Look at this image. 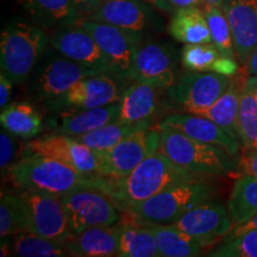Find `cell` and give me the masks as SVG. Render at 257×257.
Returning <instances> with one entry per match:
<instances>
[{
    "mask_svg": "<svg viewBox=\"0 0 257 257\" xmlns=\"http://www.w3.org/2000/svg\"><path fill=\"white\" fill-rule=\"evenodd\" d=\"M6 173L21 191L47 192L60 197L89 186L107 188L106 178H87L59 160L37 154H24Z\"/></svg>",
    "mask_w": 257,
    "mask_h": 257,
    "instance_id": "6da1fadb",
    "label": "cell"
},
{
    "mask_svg": "<svg viewBox=\"0 0 257 257\" xmlns=\"http://www.w3.org/2000/svg\"><path fill=\"white\" fill-rule=\"evenodd\" d=\"M202 179L175 165L160 150L144 159L126 178L110 180V194L121 208L134 206L165 189L182 182Z\"/></svg>",
    "mask_w": 257,
    "mask_h": 257,
    "instance_id": "7a4b0ae2",
    "label": "cell"
},
{
    "mask_svg": "<svg viewBox=\"0 0 257 257\" xmlns=\"http://www.w3.org/2000/svg\"><path fill=\"white\" fill-rule=\"evenodd\" d=\"M159 128L160 152L193 175L200 178L225 175L238 167L236 157L223 148L186 136L163 121Z\"/></svg>",
    "mask_w": 257,
    "mask_h": 257,
    "instance_id": "3957f363",
    "label": "cell"
},
{
    "mask_svg": "<svg viewBox=\"0 0 257 257\" xmlns=\"http://www.w3.org/2000/svg\"><path fill=\"white\" fill-rule=\"evenodd\" d=\"M214 192L213 186L202 179L182 182L127 207L126 213L137 225H170L193 207L212 200Z\"/></svg>",
    "mask_w": 257,
    "mask_h": 257,
    "instance_id": "277c9868",
    "label": "cell"
},
{
    "mask_svg": "<svg viewBox=\"0 0 257 257\" xmlns=\"http://www.w3.org/2000/svg\"><path fill=\"white\" fill-rule=\"evenodd\" d=\"M49 44L50 36L40 25L23 21L8 24L0 38L2 73L17 85L28 82Z\"/></svg>",
    "mask_w": 257,
    "mask_h": 257,
    "instance_id": "5b68a950",
    "label": "cell"
},
{
    "mask_svg": "<svg viewBox=\"0 0 257 257\" xmlns=\"http://www.w3.org/2000/svg\"><path fill=\"white\" fill-rule=\"evenodd\" d=\"M96 74L100 73L68 59L54 48H47L28 80L29 93L36 100L50 105L80 80Z\"/></svg>",
    "mask_w": 257,
    "mask_h": 257,
    "instance_id": "8992f818",
    "label": "cell"
},
{
    "mask_svg": "<svg viewBox=\"0 0 257 257\" xmlns=\"http://www.w3.org/2000/svg\"><path fill=\"white\" fill-rule=\"evenodd\" d=\"M61 198L73 234L92 226H113L119 224L120 206L100 186H89Z\"/></svg>",
    "mask_w": 257,
    "mask_h": 257,
    "instance_id": "52a82bcc",
    "label": "cell"
},
{
    "mask_svg": "<svg viewBox=\"0 0 257 257\" xmlns=\"http://www.w3.org/2000/svg\"><path fill=\"white\" fill-rule=\"evenodd\" d=\"M79 23L92 35L100 47L110 61L114 75L124 81L133 80L135 60L143 43L142 34L89 18H81Z\"/></svg>",
    "mask_w": 257,
    "mask_h": 257,
    "instance_id": "ba28073f",
    "label": "cell"
},
{
    "mask_svg": "<svg viewBox=\"0 0 257 257\" xmlns=\"http://www.w3.org/2000/svg\"><path fill=\"white\" fill-rule=\"evenodd\" d=\"M160 147V128L144 126L105 152H94L104 178L118 181L130 174L144 159Z\"/></svg>",
    "mask_w": 257,
    "mask_h": 257,
    "instance_id": "9c48e42d",
    "label": "cell"
},
{
    "mask_svg": "<svg viewBox=\"0 0 257 257\" xmlns=\"http://www.w3.org/2000/svg\"><path fill=\"white\" fill-rule=\"evenodd\" d=\"M27 213V231L64 243L73 236L60 195L40 191H21Z\"/></svg>",
    "mask_w": 257,
    "mask_h": 257,
    "instance_id": "30bf717a",
    "label": "cell"
},
{
    "mask_svg": "<svg viewBox=\"0 0 257 257\" xmlns=\"http://www.w3.org/2000/svg\"><path fill=\"white\" fill-rule=\"evenodd\" d=\"M25 153L59 160L87 178H104L96 153L72 136L60 134L36 138L25 144Z\"/></svg>",
    "mask_w": 257,
    "mask_h": 257,
    "instance_id": "8fae6325",
    "label": "cell"
},
{
    "mask_svg": "<svg viewBox=\"0 0 257 257\" xmlns=\"http://www.w3.org/2000/svg\"><path fill=\"white\" fill-rule=\"evenodd\" d=\"M230 81V76L211 70H187L168 89V94L189 113L197 114L213 105L229 87Z\"/></svg>",
    "mask_w": 257,
    "mask_h": 257,
    "instance_id": "7c38bea8",
    "label": "cell"
},
{
    "mask_svg": "<svg viewBox=\"0 0 257 257\" xmlns=\"http://www.w3.org/2000/svg\"><path fill=\"white\" fill-rule=\"evenodd\" d=\"M124 80L113 74L102 73L80 80L57 100L49 105L53 108L86 110L120 102L125 87Z\"/></svg>",
    "mask_w": 257,
    "mask_h": 257,
    "instance_id": "4fadbf2b",
    "label": "cell"
},
{
    "mask_svg": "<svg viewBox=\"0 0 257 257\" xmlns=\"http://www.w3.org/2000/svg\"><path fill=\"white\" fill-rule=\"evenodd\" d=\"M170 225L205 249L229 234L233 223L223 204L208 200L193 207Z\"/></svg>",
    "mask_w": 257,
    "mask_h": 257,
    "instance_id": "5bb4252c",
    "label": "cell"
},
{
    "mask_svg": "<svg viewBox=\"0 0 257 257\" xmlns=\"http://www.w3.org/2000/svg\"><path fill=\"white\" fill-rule=\"evenodd\" d=\"M178 57L174 47L162 42H147L138 49L133 80L168 89L178 81Z\"/></svg>",
    "mask_w": 257,
    "mask_h": 257,
    "instance_id": "9a60e30c",
    "label": "cell"
},
{
    "mask_svg": "<svg viewBox=\"0 0 257 257\" xmlns=\"http://www.w3.org/2000/svg\"><path fill=\"white\" fill-rule=\"evenodd\" d=\"M50 47L95 72L113 74L110 61L92 35L79 22L54 31L50 36Z\"/></svg>",
    "mask_w": 257,
    "mask_h": 257,
    "instance_id": "2e32d148",
    "label": "cell"
},
{
    "mask_svg": "<svg viewBox=\"0 0 257 257\" xmlns=\"http://www.w3.org/2000/svg\"><path fill=\"white\" fill-rule=\"evenodd\" d=\"M153 8L143 0H102L88 18L143 35L156 24Z\"/></svg>",
    "mask_w": 257,
    "mask_h": 257,
    "instance_id": "e0dca14e",
    "label": "cell"
},
{
    "mask_svg": "<svg viewBox=\"0 0 257 257\" xmlns=\"http://www.w3.org/2000/svg\"><path fill=\"white\" fill-rule=\"evenodd\" d=\"M223 9L230 24L234 54L245 64L257 46V0H225Z\"/></svg>",
    "mask_w": 257,
    "mask_h": 257,
    "instance_id": "ac0fdd59",
    "label": "cell"
},
{
    "mask_svg": "<svg viewBox=\"0 0 257 257\" xmlns=\"http://www.w3.org/2000/svg\"><path fill=\"white\" fill-rule=\"evenodd\" d=\"M163 123L200 142L223 148L236 159L239 156V141L233 138L227 131L206 117L189 113V112L174 113L168 115Z\"/></svg>",
    "mask_w": 257,
    "mask_h": 257,
    "instance_id": "d6986e66",
    "label": "cell"
},
{
    "mask_svg": "<svg viewBox=\"0 0 257 257\" xmlns=\"http://www.w3.org/2000/svg\"><path fill=\"white\" fill-rule=\"evenodd\" d=\"M121 224L113 226H92L73 234L64 242L69 256L110 257L117 256Z\"/></svg>",
    "mask_w": 257,
    "mask_h": 257,
    "instance_id": "ffe728a7",
    "label": "cell"
},
{
    "mask_svg": "<svg viewBox=\"0 0 257 257\" xmlns=\"http://www.w3.org/2000/svg\"><path fill=\"white\" fill-rule=\"evenodd\" d=\"M30 15L35 24L44 30L57 29L75 24L81 19L74 0H18Z\"/></svg>",
    "mask_w": 257,
    "mask_h": 257,
    "instance_id": "44dd1931",
    "label": "cell"
},
{
    "mask_svg": "<svg viewBox=\"0 0 257 257\" xmlns=\"http://www.w3.org/2000/svg\"><path fill=\"white\" fill-rule=\"evenodd\" d=\"M162 88L136 81L126 87L121 98L119 120L125 123L149 120L155 113Z\"/></svg>",
    "mask_w": 257,
    "mask_h": 257,
    "instance_id": "7402d4cb",
    "label": "cell"
},
{
    "mask_svg": "<svg viewBox=\"0 0 257 257\" xmlns=\"http://www.w3.org/2000/svg\"><path fill=\"white\" fill-rule=\"evenodd\" d=\"M120 102L99 106V107L76 110L61 118L59 131L67 136L79 137L104 125L119 119Z\"/></svg>",
    "mask_w": 257,
    "mask_h": 257,
    "instance_id": "603a6c76",
    "label": "cell"
},
{
    "mask_svg": "<svg viewBox=\"0 0 257 257\" xmlns=\"http://www.w3.org/2000/svg\"><path fill=\"white\" fill-rule=\"evenodd\" d=\"M169 34L184 44L212 43L205 12L199 8L178 9L169 23Z\"/></svg>",
    "mask_w": 257,
    "mask_h": 257,
    "instance_id": "cb8c5ba5",
    "label": "cell"
},
{
    "mask_svg": "<svg viewBox=\"0 0 257 257\" xmlns=\"http://www.w3.org/2000/svg\"><path fill=\"white\" fill-rule=\"evenodd\" d=\"M244 81L245 79H243L242 76L234 79L231 78L229 87L220 95V98L206 110H202L197 113L213 120L238 141L240 140L237 134V115H238L240 94L244 88Z\"/></svg>",
    "mask_w": 257,
    "mask_h": 257,
    "instance_id": "d4e9b609",
    "label": "cell"
},
{
    "mask_svg": "<svg viewBox=\"0 0 257 257\" xmlns=\"http://www.w3.org/2000/svg\"><path fill=\"white\" fill-rule=\"evenodd\" d=\"M3 128L22 140L34 138L43 130V119L29 102H14L3 108L0 114Z\"/></svg>",
    "mask_w": 257,
    "mask_h": 257,
    "instance_id": "484cf974",
    "label": "cell"
},
{
    "mask_svg": "<svg viewBox=\"0 0 257 257\" xmlns=\"http://www.w3.org/2000/svg\"><path fill=\"white\" fill-rule=\"evenodd\" d=\"M232 223L240 225L257 213V178L243 174L234 182L227 200Z\"/></svg>",
    "mask_w": 257,
    "mask_h": 257,
    "instance_id": "4316f807",
    "label": "cell"
},
{
    "mask_svg": "<svg viewBox=\"0 0 257 257\" xmlns=\"http://www.w3.org/2000/svg\"><path fill=\"white\" fill-rule=\"evenodd\" d=\"M117 256L161 257L152 229L143 225L121 224Z\"/></svg>",
    "mask_w": 257,
    "mask_h": 257,
    "instance_id": "83f0119b",
    "label": "cell"
},
{
    "mask_svg": "<svg viewBox=\"0 0 257 257\" xmlns=\"http://www.w3.org/2000/svg\"><path fill=\"white\" fill-rule=\"evenodd\" d=\"M144 126H150V121L142 120L137 121V123H125V121L118 119L106 124L104 126L95 128L91 133L74 138H76L85 146L91 148L92 150L105 152V150H108L117 146L124 138L130 136L135 131L140 130Z\"/></svg>",
    "mask_w": 257,
    "mask_h": 257,
    "instance_id": "f1b7e54d",
    "label": "cell"
},
{
    "mask_svg": "<svg viewBox=\"0 0 257 257\" xmlns=\"http://www.w3.org/2000/svg\"><path fill=\"white\" fill-rule=\"evenodd\" d=\"M155 236L161 257H194L200 256L204 248L175 229L173 225L149 226Z\"/></svg>",
    "mask_w": 257,
    "mask_h": 257,
    "instance_id": "f546056e",
    "label": "cell"
},
{
    "mask_svg": "<svg viewBox=\"0 0 257 257\" xmlns=\"http://www.w3.org/2000/svg\"><path fill=\"white\" fill-rule=\"evenodd\" d=\"M11 255L18 257H61L69 256L64 243L38 236L30 231L14 234Z\"/></svg>",
    "mask_w": 257,
    "mask_h": 257,
    "instance_id": "4dcf8cb0",
    "label": "cell"
},
{
    "mask_svg": "<svg viewBox=\"0 0 257 257\" xmlns=\"http://www.w3.org/2000/svg\"><path fill=\"white\" fill-rule=\"evenodd\" d=\"M27 231V213L21 194L2 192L0 197V236H14Z\"/></svg>",
    "mask_w": 257,
    "mask_h": 257,
    "instance_id": "1f68e13d",
    "label": "cell"
},
{
    "mask_svg": "<svg viewBox=\"0 0 257 257\" xmlns=\"http://www.w3.org/2000/svg\"><path fill=\"white\" fill-rule=\"evenodd\" d=\"M237 134L244 148L257 150V100L246 88L240 94Z\"/></svg>",
    "mask_w": 257,
    "mask_h": 257,
    "instance_id": "d6a6232c",
    "label": "cell"
},
{
    "mask_svg": "<svg viewBox=\"0 0 257 257\" xmlns=\"http://www.w3.org/2000/svg\"><path fill=\"white\" fill-rule=\"evenodd\" d=\"M204 12L211 31L212 43L218 48L223 56H236L230 24L225 12L221 8L210 4H205Z\"/></svg>",
    "mask_w": 257,
    "mask_h": 257,
    "instance_id": "836d02e7",
    "label": "cell"
},
{
    "mask_svg": "<svg viewBox=\"0 0 257 257\" xmlns=\"http://www.w3.org/2000/svg\"><path fill=\"white\" fill-rule=\"evenodd\" d=\"M220 55L213 43L185 44L181 50V64L186 70L207 72Z\"/></svg>",
    "mask_w": 257,
    "mask_h": 257,
    "instance_id": "e575fe53",
    "label": "cell"
},
{
    "mask_svg": "<svg viewBox=\"0 0 257 257\" xmlns=\"http://www.w3.org/2000/svg\"><path fill=\"white\" fill-rule=\"evenodd\" d=\"M216 257H257V230L229 236L208 253Z\"/></svg>",
    "mask_w": 257,
    "mask_h": 257,
    "instance_id": "d590c367",
    "label": "cell"
},
{
    "mask_svg": "<svg viewBox=\"0 0 257 257\" xmlns=\"http://www.w3.org/2000/svg\"><path fill=\"white\" fill-rule=\"evenodd\" d=\"M19 140L22 138L16 137L15 135L3 128L0 135V167L3 173L4 170L8 172L17 161L23 157L22 150H25V146H22Z\"/></svg>",
    "mask_w": 257,
    "mask_h": 257,
    "instance_id": "8d00e7d4",
    "label": "cell"
},
{
    "mask_svg": "<svg viewBox=\"0 0 257 257\" xmlns=\"http://www.w3.org/2000/svg\"><path fill=\"white\" fill-rule=\"evenodd\" d=\"M238 167L243 174L252 175L257 178V150L243 148L242 155L238 161Z\"/></svg>",
    "mask_w": 257,
    "mask_h": 257,
    "instance_id": "74e56055",
    "label": "cell"
},
{
    "mask_svg": "<svg viewBox=\"0 0 257 257\" xmlns=\"http://www.w3.org/2000/svg\"><path fill=\"white\" fill-rule=\"evenodd\" d=\"M211 72H216L232 78V76L238 73V63L234 61L233 57L220 55L213 66H212Z\"/></svg>",
    "mask_w": 257,
    "mask_h": 257,
    "instance_id": "f35d334b",
    "label": "cell"
},
{
    "mask_svg": "<svg viewBox=\"0 0 257 257\" xmlns=\"http://www.w3.org/2000/svg\"><path fill=\"white\" fill-rule=\"evenodd\" d=\"M12 85L14 82L4 73L0 74V107L2 110L9 105L10 99H11Z\"/></svg>",
    "mask_w": 257,
    "mask_h": 257,
    "instance_id": "ab89813d",
    "label": "cell"
},
{
    "mask_svg": "<svg viewBox=\"0 0 257 257\" xmlns=\"http://www.w3.org/2000/svg\"><path fill=\"white\" fill-rule=\"evenodd\" d=\"M101 2L102 0H74V3L78 6L80 14H81V16H87V18L95 11V9L100 5Z\"/></svg>",
    "mask_w": 257,
    "mask_h": 257,
    "instance_id": "60d3db41",
    "label": "cell"
},
{
    "mask_svg": "<svg viewBox=\"0 0 257 257\" xmlns=\"http://www.w3.org/2000/svg\"><path fill=\"white\" fill-rule=\"evenodd\" d=\"M250 230H257V213L253 217L250 218L249 220H246L245 223H243V224H240V225H237L236 229L232 231V233H231L230 236L246 232V231H250Z\"/></svg>",
    "mask_w": 257,
    "mask_h": 257,
    "instance_id": "b9f144b4",
    "label": "cell"
},
{
    "mask_svg": "<svg viewBox=\"0 0 257 257\" xmlns=\"http://www.w3.org/2000/svg\"><path fill=\"white\" fill-rule=\"evenodd\" d=\"M205 0H168V3L173 6V9H184V8H199Z\"/></svg>",
    "mask_w": 257,
    "mask_h": 257,
    "instance_id": "7bdbcfd3",
    "label": "cell"
},
{
    "mask_svg": "<svg viewBox=\"0 0 257 257\" xmlns=\"http://www.w3.org/2000/svg\"><path fill=\"white\" fill-rule=\"evenodd\" d=\"M245 72L248 75H257V46L252 50V53L250 54L248 61H246Z\"/></svg>",
    "mask_w": 257,
    "mask_h": 257,
    "instance_id": "ee69618b",
    "label": "cell"
},
{
    "mask_svg": "<svg viewBox=\"0 0 257 257\" xmlns=\"http://www.w3.org/2000/svg\"><path fill=\"white\" fill-rule=\"evenodd\" d=\"M143 2L148 3V4H150L155 9H159L163 12H172L174 10L173 6L168 3V0H143Z\"/></svg>",
    "mask_w": 257,
    "mask_h": 257,
    "instance_id": "f6af8a7d",
    "label": "cell"
},
{
    "mask_svg": "<svg viewBox=\"0 0 257 257\" xmlns=\"http://www.w3.org/2000/svg\"><path fill=\"white\" fill-rule=\"evenodd\" d=\"M244 88H246L257 100V75H248L244 81Z\"/></svg>",
    "mask_w": 257,
    "mask_h": 257,
    "instance_id": "bcb514c9",
    "label": "cell"
},
{
    "mask_svg": "<svg viewBox=\"0 0 257 257\" xmlns=\"http://www.w3.org/2000/svg\"><path fill=\"white\" fill-rule=\"evenodd\" d=\"M9 236L2 237V249H0V256L11 255V243H9Z\"/></svg>",
    "mask_w": 257,
    "mask_h": 257,
    "instance_id": "7dc6e473",
    "label": "cell"
},
{
    "mask_svg": "<svg viewBox=\"0 0 257 257\" xmlns=\"http://www.w3.org/2000/svg\"><path fill=\"white\" fill-rule=\"evenodd\" d=\"M224 2H225V0H205V4L214 5V6H218V8L223 9Z\"/></svg>",
    "mask_w": 257,
    "mask_h": 257,
    "instance_id": "c3c4849f",
    "label": "cell"
}]
</instances>
